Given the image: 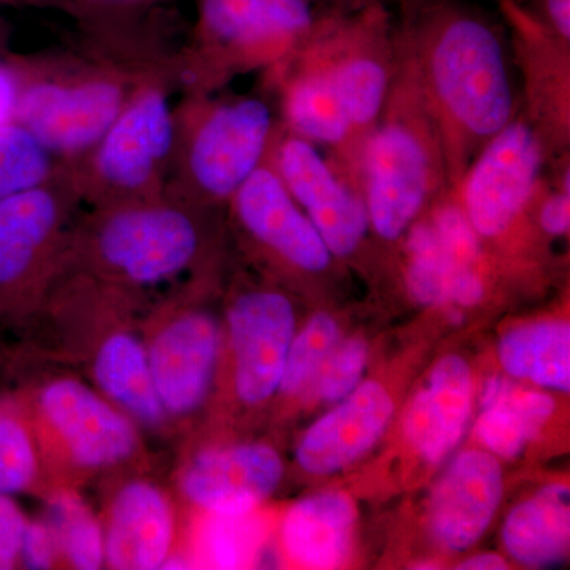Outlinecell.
<instances>
[{
  "instance_id": "cell-9",
  "label": "cell",
  "mask_w": 570,
  "mask_h": 570,
  "mask_svg": "<svg viewBox=\"0 0 570 570\" xmlns=\"http://www.w3.org/2000/svg\"><path fill=\"white\" fill-rule=\"evenodd\" d=\"M80 204L70 165L50 183L0 200V318L28 313L48 294Z\"/></svg>"
},
{
  "instance_id": "cell-44",
  "label": "cell",
  "mask_w": 570,
  "mask_h": 570,
  "mask_svg": "<svg viewBox=\"0 0 570 570\" xmlns=\"http://www.w3.org/2000/svg\"><path fill=\"white\" fill-rule=\"evenodd\" d=\"M314 2H316V0H314Z\"/></svg>"
},
{
  "instance_id": "cell-23",
  "label": "cell",
  "mask_w": 570,
  "mask_h": 570,
  "mask_svg": "<svg viewBox=\"0 0 570 570\" xmlns=\"http://www.w3.org/2000/svg\"><path fill=\"white\" fill-rule=\"evenodd\" d=\"M355 528V505L347 494L325 491L302 499L285 513L283 546L303 568L335 569L347 560Z\"/></svg>"
},
{
  "instance_id": "cell-32",
  "label": "cell",
  "mask_w": 570,
  "mask_h": 570,
  "mask_svg": "<svg viewBox=\"0 0 570 570\" xmlns=\"http://www.w3.org/2000/svg\"><path fill=\"white\" fill-rule=\"evenodd\" d=\"M258 527L246 515H206L197 554L212 568H242L257 549Z\"/></svg>"
},
{
  "instance_id": "cell-24",
  "label": "cell",
  "mask_w": 570,
  "mask_h": 570,
  "mask_svg": "<svg viewBox=\"0 0 570 570\" xmlns=\"http://www.w3.org/2000/svg\"><path fill=\"white\" fill-rule=\"evenodd\" d=\"M569 489L550 485L509 513L502 530L510 557L524 566L557 564L570 542Z\"/></svg>"
},
{
  "instance_id": "cell-30",
  "label": "cell",
  "mask_w": 570,
  "mask_h": 570,
  "mask_svg": "<svg viewBox=\"0 0 570 570\" xmlns=\"http://www.w3.org/2000/svg\"><path fill=\"white\" fill-rule=\"evenodd\" d=\"M48 520L56 532L61 560L69 568H105L104 521L94 515L80 497L67 491L52 498Z\"/></svg>"
},
{
  "instance_id": "cell-31",
  "label": "cell",
  "mask_w": 570,
  "mask_h": 570,
  "mask_svg": "<svg viewBox=\"0 0 570 570\" xmlns=\"http://www.w3.org/2000/svg\"><path fill=\"white\" fill-rule=\"evenodd\" d=\"M340 326L330 314L318 313L311 317L292 340L279 392L295 396L313 387L326 360L340 344Z\"/></svg>"
},
{
  "instance_id": "cell-22",
  "label": "cell",
  "mask_w": 570,
  "mask_h": 570,
  "mask_svg": "<svg viewBox=\"0 0 570 570\" xmlns=\"http://www.w3.org/2000/svg\"><path fill=\"white\" fill-rule=\"evenodd\" d=\"M97 390L121 409L135 425L159 430L168 422L154 385L145 340L130 330H115L100 340L92 356Z\"/></svg>"
},
{
  "instance_id": "cell-8",
  "label": "cell",
  "mask_w": 570,
  "mask_h": 570,
  "mask_svg": "<svg viewBox=\"0 0 570 570\" xmlns=\"http://www.w3.org/2000/svg\"><path fill=\"white\" fill-rule=\"evenodd\" d=\"M343 100L362 164L367 137L387 102L397 66L395 21L384 3L321 14L298 50Z\"/></svg>"
},
{
  "instance_id": "cell-37",
  "label": "cell",
  "mask_w": 570,
  "mask_h": 570,
  "mask_svg": "<svg viewBox=\"0 0 570 570\" xmlns=\"http://www.w3.org/2000/svg\"><path fill=\"white\" fill-rule=\"evenodd\" d=\"M531 11L558 33L561 39L570 41V0H530Z\"/></svg>"
},
{
  "instance_id": "cell-34",
  "label": "cell",
  "mask_w": 570,
  "mask_h": 570,
  "mask_svg": "<svg viewBox=\"0 0 570 570\" xmlns=\"http://www.w3.org/2000/svg\"><path fill=\"white\" fill-rule=\"evenodd\" d=\"M61 3L80 22L127 20L145 17L146 11L168 0H51Z\"/></svg>"
},
{
  "instance_id": "cell-38",
  "label": "cell",
  "mask_w": 570,
  "mask_h": 570,
  "mask_svg": "<svg viewBox=\"0 0 570 570\" xmlns=\"http://www.w3.org/2000/svg\"><path fill=\"white\" fill-rule=\"evenodd\" d=\"M18 102V75L10 59L0 61V126L13 121Z\"/></svg>"
},
{
  "instance_id": "cell-33",
  "label": "cell",
  "mask_w": 570,
  "mask_h": 570,
  "mask_svg": "<svg viewBox=\"0 0 570 570\" xmlns=\"http://www.w3.org/2000/svg\"><path fill=\"white\" fill-rule=\"evenodd\" d=\"M366 344L360 337L337 344L313 387L325 403H340L360 385L366 366Z\"/></svg>"
},
{
  "instance_id": "cell-4",
  "label": "cell",
  "mask_w": 570,
  "mask_h": 570,
  "mask_svg": "<svg viewBox=\"0 0 570 570\" xmlns=\"http://www.w3.org/2000/svg\"><path fill=\"white\" fill-rule=\"evenodd\" d=\"M396 50L387 102L362 157V194L371 230L385 243L404 238L450 189L441 134L411 63L397 45Z\"/></svg>"
},
{
  "instance_id": "cell-5",
  "label": "cell",
  "mask_w": 570,
  "mask_h": 570,
  "mask_svg": "<svg viewBox=\"0 0 570 570\" xmlns=\"http://www.w3.org/2000/svg\"><path fill=\"white\" fill-rule=\"evenodd\" d=\"M279 112L261 96H183L165 195L213 213L230 204L272 153Z\"/></svg>"
},
{
  "instance_id": "cell-19",
  "label": "cell",
  "mask_w": 570,
  "mask_h": 570,
  "mask_svg": "<svg viewBox=\"0 0 570 570\" xmlns=\"http://www.w3.org/2000/svg\"><path fill=\"white\" fill-rule=\"evenodd\" d=\"M504 491L497 456L480 450L460 453L448 468L430 502L434 539L444 549H471L493 520Z\"/></svg>"
},
{
  "instance_id": "cell-6",
  "label": "cell",
  "mask_w": 570,
  "mask_h": 570,
  "mask_svg": "<svg viewBox=\"0 0 570 570\" xmlns=\"http://www.w3.org/2000/svg\"><path fill=\"white\" fill-rule=\"evenodd\" d=\"M314 0H195L189 40L176 52L184 96L214 94L250 71L273 73L309 39Z\"/></svg>"
},
{
  "instance_id": "cell-40",
  "label": "cell",
  "mask_w": 570,
  "mask_h": 570,
  "mask_svg": "<svg viewBox=\"0 0 570 570\" xmlns=\"http://www.w3.org/2000/svg\"><path fill=\"white\" fill-rule=\"evenodd\" d=\"M316 2H326L333 7V10L354 9V7L366 6V3H385V0H316Z\"/></svg>"
},
{
  "instance_id": "cell-20",
  "label": "cell",
  "mask_w": 570,
  "mask_h": 570,
  "mask_svg": "<svg viewBox=\"0 0 570 570\" xmlns=\"http://www.w3.org/2000/svg\"><path fill=\"white\" fill-rule=\"evenodd\" d=\"M392 415L387 389L365 382L306 431L296 448V461L307 474L343 471L376 444Z\"/></svg>"
},
{
  "instance_id": "cell-15",
  "label": "cell",
  "mask_w": 570,
  "mask_h": 570,
  "mask_svg": "<svg viewBox=\"0 0 570 570\" xmlns=\"http://www.w3.org/2000/svg\"><path fill=\"white\" fill-rule=\"evenodd\" d=\"M228 208L243 235L285 268L321 275L332 266L335 257L288 193L269 157L243 184Z\"/></svg>"
},
{
  "instance_id": "cell-42",
  "label": "cell",
  "mask_w": 570,
  "mask_h": 570,
  "mask_svg": "<svg viewBox=\"0 0 570 570\" xmlns=\"http://www.w3.org/2000/svg\"><path fill=\"white\" fill-rule=\"evenodd\" d=\"M21 2V0H0V7L2 6H13V3Z\"/></svg>"
},
{
  "instance_id": "cell-14",
  "label": "cell",
  "mask_w": 570,
  "mask_h": 570,
  "mask_svg": "<svg viewBox=\"0 0 570 570\" xmlns=\"http://www.w3.org/2000/svg\"><path fill=\"white\" fill-rule=\"evenodd\" d=\"M146 343L157 395L168 419L200 411L212 392L219 363V322L202 307H178Z\"/></svg>"
},
{
  "instance_id": "cell-25",
  "label": "cell",
  "mask_w": 570,
  "mask_h": 570,
  "mask_svg": "<svg viewBox=\"0 0 570 570\" xmlns=\"http://www.w3.org/2000/svg\"><path fill=\"white\" fill-rule=\"evenodd\" d=\"M554 411L546 393L513 387L504 377H491L483 389L478 436L491 455L515 459L538 436Z\"/></svg>"
},
{
  "instance_id": "cell-17",
  "label": "cell",
  "mask_w": 570,
  "mask_h": 570,
  "mask_svg": "<svg viewBox=\"0 0 570 570\" xmlns=\"http://www.w3.org/2000/svg\"><path fill=\"white\" fill-rule=\"evenodd\" d=\"M283 475V460L269 445L206 449L183 468L179 491L205 515H246L275 493Z\"/></svg>"
},
{
  "instance_id": "cell-43",
  "label": "cell",
  "mask_w": 570,
  "mask_h": 570,
  "mask_svg": "<svg viewBox=\"0 0 570 570\" xmlns=\"http://www.w3.org/2000/svg\"><path fill=\"white\" fill-rule=\"evenodd\" d=\"M3 50V36H2V31H0V52H2Z\"/></svg>"
},
{
  "instance_id": "cell-16",
  "label": "cell",
  "mask_w": 570,
  "mask_h": 570,
  "mask_svg": "<svg viewBox=\"0 0 570 570\" xmlns=\"http://www.w3.org/2000/svg\"><path fill=\"white\" fill-rule=\"evenodd\" d=\"M295 326L291 299L272 288L243 292L228 307L235 392L247 406L265 403L279 392Z\"/></svg>"
},
{
  "instance_id": "cell-2",
  "label": "cell",
  "mask_w": 570,
  "mask_h": 570,
  "mask_svg": "<svg viewBox=\"0 0 570 570\" xmlns=\"http://www.w3.org/2000/svg\"><path fill=\"white\" fill-rule=\"evenodd\" d=\"M80 24L73 47L10 58L18 75L14 121L66 164L96 145L142 82L176 73L178 52L153 41L141 17Z\"/></svg>"
},
{
  "instance_id": "cell-1",
  "label": "cell",
  "mask_w": 570,
  "mask_h": 570,
  "mask_svg": "<svg viewBox=\"0 0 570 570\" xmlns=\"http://www.w3.org/2000/svg\"><path fill=\"white\" fill-rule=\"evenodd\" d=\"M395 39L436 122L455 187L480 149L520 112L508 40L463 0H401Z\"/></svg>"
},
{
  "instance_id": "cell-13",
  "label": "cell",
  "mask_w": 570,
  "mask_h": 570,
  "mask_svg": "<svg viewBox=\"0 0 570 570\" xmlns=\"http://www.w3.org/2000/svg\"><path fill=\"white\" fill-rule=\"evenodd\" d=\"M512 32L513 63L523 92L520 112L538 130L549 156H566L570 141V41L551 31L521 0H502Z\"/></svg>"
},
{
  "instance_id": "cell-7",
  "label": "cell",
  "mask_w": 570,
  "mask_h": 570,
  "mask_svg": "<svg viewBox=\"0 0 570 570\" xmlns=\"http://www.w3.org/2000/svg\"><path fill=\"white\" fill-rule=\"evenodd\" d=\"M175 71L142 82L118 118L70 165L81 204L91 208L163 197L175 141Z\"/></svg>"
},
{
  "instance_id": "cell-35",
  "label": "cell",
  "mask_w": 570,
  "mask_h": 570,
  "mask_svg": "<svg viewBox=\"0 0 570 570\" xmlns=\"http://www.w3.org/2000/svg\"><path fill=\"white\" fill-rule=\"evenodd\" d=\"M61 560L50 520H29L22 539L21 564L28 569H52Z\"/></svg>"
},
{
  "instance_id": "cell-36",
  "label": "cell",
  "mask_w": 570,
  "mask_h": 570,
  "mask_svg": "<svg viewBox=\"0 0 570 570\" xmlns=\"http://www.w3.org/2000/svg\"><path fill=\"white\" fill-rule=\"evenodd\" d=\"M28 521L13 497H0V570L20 568Z\"/></svg>"
},
{
  "instance_id": "cell-21",
  "label": "cell",
  "mask_w": 570,
  "mask_h": 570,
  "mask_svg": "<svg viewBox=\"0 0 570 570\" xmlns=\"http://www.w3.org/2000/svg\"><path fill=\"white\" fill-rule=\"evenodd\" d=\"M472 407V374L459 355L439 360L404 415V433L415 452L439 463L459 445Z\"/></svg>"
},
{
  "instance_id": "cell-18",
  "label": "cell",
  "mask_w": 570,
  "mask_h": 570,
  "mask_svg": "<svg viewBox=\"0 0 570 570\" xmlns=\"http://www.w3.org/2000/svg\"><path fill=\"white\" fill-rule=\"evenodd\" d=\"M175 530L168 494L151 480H129L116 491L104 521L105 568L167 569Z\"/></svg>"
},
{
  "instance_id": "cell-27",
  "label": "cell",
  "mask_w": 570,
  "mask_h": 570,
  "mask_svg": "<svg viewBox=\"0 0 570 570\" xmlns=\"http://www.w3.org/2000/svg\"><path fill=\"white\" fill-rule=\"evenodd\" d=\"M404 238L409 295L422 306L448 305L453 276L463 266L472 265L461 264L453 257L428 216L420 217Z\"/></svg>"
},
{
  "instance_id": "cell-3",
  "label": "cell",
  "mask_w": 570,
  "mask_h": 570,
  "mask_svg": "<svg viewBox=\"0 0 570 570\" xmlns=\"http://www.w3.org/2000/svg\"><path fill=\"white\" fill-rule=\"evenodd\" d=\"M209 214L168 195L92 208L70 228L52 281L107 298L174 283L204 261Z\"/></svg>"
},
{
  "instance_id": "cell-39",
  "label": "cell",
  "mask_w": 570,
  "mask_h": 570,
  "mask_svg": "<svg viewBox=\"0 0 570 570\" xmlns=\"http://www.w3.org/2000/svg\"><path fill=\"white\" fill-rule=\"evenodd\" d=\"M461 570H504L508 569V564L502 560L499 554L483 553L475 554V557L469 558V560L461 562L459 566Z\"/></svg>"
},
{
  "instance_id": "cell-29",
  "label": "cell",
  "mask_w": 570,
  "mask_h": 570,
  "mask_svg": "<svg viewBox=\"0 0 570 570\" xmlns=\"http://www.w3.org/2000/svg\"><path fill=\"white\" fill-rule=\"evenodd\" d=\"M69 168L22 124L0 126V200L50 183Z\"/></svg>"
},
{
  "instance_id": "cell-41",
  "label": "cell",
  "mask_w": 570,
  "mask_h": 570,
  "mask_svg": "<svg viewBox=\"0 0 570 570\" xmlns=\"http://www.w3.org/2000/svg\"><path fill=\"white\" fill-rule=\"evenodd\" d=\"M450 321H452L453 324H460V322L463 321V314H461L460 311H452V313H450Z\"/></svg>"
},
{
  "instance_id": "cell-10",
  "label": "cell",
  "mask_w": 570,
  "mask_h": 570,
  "mask_svg": "<svg viewBox=\"0 0 570 570\" xmlns=\"http://www.w3.org/2000/svg\"><path fill=\"white\" fill-rule=\"evenodd\" d=\"M549 163L542 138L521 112L480 149L455 186L480 242L510 234L534 208Z\"/></svg>"
},
{
  "instance_id": "cell-12",
  "label": "cell",
  "mask_w": 570,
  "mask_h": 570,
  "mask_svg": "<svg viewBox=\"0 0 570 570\" xmlns=\"http://www.w3.org/2000/svg\"><path fill=\"white\" fill-rule=\"evenodd\" d=\"M33 411L75 466L88 471L119 466L140 449L134 420L80 379L45 382L33 397Z\"/></svg>"
},
{
  "instance_id": "cell-28",
  "label": "cell",
  "mask_w": 570,
  "mask_h": 570,
  "mask_svg": "<svg viewBox=\"0 0 570 570\" xmlns=\"http://www.w3.org/2000/svg\"><path fill=\"white\" fill-rule=\"evenodd\" d=\"M40 478V445L31 415L14 397H0V497L28 493Z\"/></svg>"
},
{
  "instance_id": "cell-11",
  "label": "cell",
  "mask_w": 570,
  "mask_h": 570,
  "mask_svg": "<svg viewBox=\"0 0 570 570\" xmlns=\"http://www.w3.org/2000/svg\"><path fill=\"white\" fill-rule=\"evenodd\" d=\"M269 163L333 257L348 258L371 230L362 190L317 146L281 122Z\"/></svg>"
},
{
  "instance_id": "cell-26",
  "label": "cell",
  "mask_w": 570,
  "mask_h": 570,
  "mask_svg": "<svg viewBox=\"0 0 570 570\" xmlns=\"http://www.w3.org/2000/svg\"><path fill=\"white\" fill-rule=\"evenodd\" d=\"M499 362L509 376L543 389L570 390V326L568 322H538L517 326L502 336Z\"/></svg>"
}]
</instances>
